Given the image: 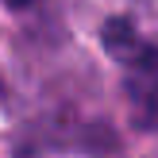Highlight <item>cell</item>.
Listing matches in <instances>:
<instances>
[{
	"instance_id": "1",
	"label": "cell",
	"mask_w": 158,
	"mask_h": 158,
	"mask_svg": "<svg viewBox=\"0 0 158 158\" xmlns=\"http://www.w3.org/2000/svg\"><path fill=\"white\" fill-rule=\"evenodd\" d=\"M104 43L123 66V89L135 120L158 131V46L143 43L127 23H112Z\"/></svg>"
},
{
	"instance_id": "2",
	"label": "cell",
	"mask_w": 158,
	"mask_h": 158,
	"mask_svg": "<svg viewBox=\"0 0 158 158\" xmlns=\"http://www.w3.org/2000/svg\"><path fill=\"white\" fill-rule=\"evenodd\" d=\"M4 4H8V8H31L35 0H4Z\"/></svg>"
},
{
	"instance_id": "3",
	"label": "cell",
	"mask_w": 158,
	"mask_h": 158,
	"mask_svg": "<svg viewBox=\"0 0 158 158\" xmlns=\"http://www.w3.org/2000/svg\"><path fill=\"white\" fill-rule=\"evenodd\" d=\"M0 89H4V85H0Z\"/></svg>"
}]
</instances>
